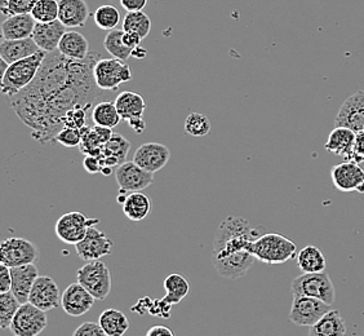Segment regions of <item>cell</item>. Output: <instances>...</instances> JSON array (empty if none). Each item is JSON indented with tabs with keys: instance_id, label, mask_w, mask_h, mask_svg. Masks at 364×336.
<instances>
[{
	"instance_id": "cell-8",
	"label": "cell",
	"mask_w": 364,
	"mask_h": 336,
	"mask_svg": "<svg viewBox=\"0 0 364 336\" xmlns=\"http://www.w3.org/2000/svg\"><path fill=\"white\" fill-rule=\"evenodd\" d=\"M100 224V219L96 217L85 216V214L73 211L63 214V216L57 220L56 231L57 237L66 245H77L80 241H83L87 231L91 226Z\"/></svg>"
},
{
	"instance_id": "cell-28",
	"label": "cell",
	"mask_w": 364,
	"mask_h": 336,
	"mask_svg": "<svg viewBox=\"0 0 364 336\" xmlns=\"http://www.w3.org/2000/svg\"><path fill=\"white\" fill-rule=\"evenodd\" d=\"M346 325L340 310L331 309L318 322L309 330V336H345Z\"/></svg>"
},
{
	"instance_id": "cell-40",
	"label": "cell",
	"mask_w": 364,
	"mask_h": 336,
	"mask_svg": "<svg viewBox=\"0 0 364 336\" xmlns=\"http://www.w3.org/2000/svg\"><path fill=\"white\" fill-rule=\"evenodd\" d=\"M36 22L56 21L58 20V0H38L31 12Z\"/></svg>"
},
{
	"instance_id": "cell-20",
	"label": "cell",
	"mask_w": 364,
	"mask_h": 336,
	"mask_svg": "<svg viewBox=\"0 0 364 336\" xmlns=\"http://www.w3.org/2000/svg\"><path fill=\"white\" fill-rule=\"evenodd\" d=\"M65 33H66V26L60 20L46 22V23L36 22L31 38L36 41L39 48L47 53H50L58 49V44L61 42Z\"/></svg>"
},
{
	"instance_id": "cell-50",
	"label": "cell",
	"mask_w": 364,
	"mask_h": 336,
	"mask_svg": "<svg viewBox=\"0 0 364 336\" xmlns=\"http://www.w3.org/2000/svg\"><path fill=\"white\" fill-rule=\"evenodd\" d=\"M145 336H176L172 329H169L168 326H163V325H155L153 327L147 330Z\"/></svg>"
},
{
	"instance_id": "cell-45",
	"label": "cell",
	"mask_w": 364,
	"mask_h": 336,
	"mask_svg": "<svg viewBox=\"0 0 364 336\" xmlns=\"http://www.w3.org/2000/svg\"><path fill=\"white\" fill-rule=\"evenodd\" d=\"M73 336H106L100 323L85 322L77 327Z\"/></svg>"
},
{
	"instance_id": "cell-16",
	"label": "cell",
	"mask_w": 364,
	"mask_h": 336,
	"mask_svg": "<svg viewBox=\"0 0 364 336\" xmlns=\"http://www.w3.org/2000/svg\"><path fill=\"white\" fill-rule=\"evenodd\" d=\"M336 127H345L354 132L364 131V91H358L343 101L335 118Z\"/></svg>"
},
{
	"instance_id": "cell-31",
	"label": "cell",
	"mask_w": 364,
	"mask_h": 336,
	"mask_svg": "<svg viewBox=\"0 0 364 336\" xmlns=\"http://www.w3.org/2000/svg\"><path fill=\"white\" fill-rule=\"evenodd\" d=\"M163 286L166 290V296L163 299L171 305L180 304L190 291L189 280L185 275L178 273L169 274L163 282Z\"/></svg>"
},
{
	"instance_id": "cell-19",
	"label": "cell",
	"mask_w": 364,
	"mask_h": 336,
	"mask_svg": "<svg viewBox=\"0 0 364 336\" xmlns=\"http://www.w3.org/2000/svg\"><path fill=\"white\" fill-rule=\"evenodd\" d=\"M332 182L343 193L354 191L364 182V169L355 161L343 162L332 169Z\"/></svg>"
},
{
	"instance_id": "cell-39",
	"label": "cell",
	"mask_w": 364,
	"mask_h": 336,
	"mask_svg": "<svg viewBox=\"0 0 364 336\" xmlns=\"http://www.w3.org/2000/svg\"><path fill=\"white\" fill-rule=\"evenodd\" d=\"M210 120L202 112H191L185 120V132L193 137H204L210 131Z\"/></svg>"
},
{
	"instance_id": "cell-18",
	"label": "cell",
	"mask_w": 364,
	"mask_h": 336,
	"mask_svg": "<svg viewBox=\"0 0 364 336\" xmlns=\"http://www.w3.org/2000/svg\"><path fill=\"white\" fill-rule=\"evenodd\" d=\"M171 158L168 147L159 142H146L142 144L134 155V162L141 168L146 169L151 174L161 171L166 167Z\"/></svg>"
},
{
	"instance_id": "cell-12",
	"label": "cell",
	"mask_w": 364,
	"mask_h": 336,
	"mask_svg": "<svg viewBox=\"0 0 364 336\" xmlns=\"http://www.w3.org/2000/svg\"><path fill=\"white\" fill-rule=\"evenodd\" d=\"M115 106L120 114V118L128 122L136 133H142L146 130V122L144 112L146 110L145 98L137 92L126 91L119 93L115 100Z\"/></svg>"
},
{
	"instance_id": "cell-24",
	"label": "cell",
	"mask_w": 364,
	"mask_h": 336,
	"mask_svg": "<svg viewBox=\"0 0 364 336\" xmlns=\"http://www.w3.org/2000/svg\"><path fill=\"white\" fill-rule=\"evenodd\" d=\"M36 21L31 14L9 16L1 25L3 41H18L31 38Z\"/></svg>"
},
{
	"instance_id": "cell-6",
	"label": "cell",
	"mask_w": 364,
	"mask_h": 336,
	"mask_svg": "<svg viewBox=\"0 0 364 336\" xmlns=\"http://www.w3.org/2000/svg\"><path fill=\"white\" fill-rule=\"evenodd\" d=\"M77 280L95 296L96 300H105L112 291V272L101 260L88 261L85 266L79 268Z\"/></svg>"
},
{
	"instance_id": "cell-21",
	"label": "cell",
	"mask_w": 364,
	"mask_h": 336,
	"mask_svg": "<svg viewBox=\"0 0 364 336\" xmlns=\"http://www.w3.org/2000/svg\"><path fill=\"white\" fill-rule=\"evenodd\" d=\"M12 273V294L17 298L21 304L28 303L31 288L39 277L36 264L14 266L11 268Z\"/></svg>"
},
{
	"instance_id": "cell-22",
	"label": "cell",
	"mask_w": 364,
	"mask_h": 336,
	"mask_svg": "<svg viewBox=\"0 0 364 336\" xmlns=\"http://www.w3.org/2000/svg\"><path fill=\"white\" fill-rule=\"evenodd\" d=\"M357 133L345 127H335L329 133L328 140L326 142V150L337 155L343 157L349 161H355L354 154V144H355Z\"/></svg>"
},
{
	"instance_id": "cell-23",
	"label": "cell",
	"mask_w": 364,
	"mask_h": 336,
	"mask_svg": "<svg viewBox=\"0 0 364 336\" xmlns=\"http://www.w3.org/2000/svg\"><path fill=\"white\" fill-rule=\"evenodd\" d=\"M90 17L85 0H58V20L66 28H83Z\"/></svg>"
},
{
	"instance_id": "cell-30",
	"label": "cell",
	"mask_w": 364,
	"mask_h": 336,
	"mask_svg": "<svg viewBox=\"0 0 364 336\" xmlns=\"http://www.w3.org/2000/svg\"><path fill=\"white\" fill-rule=\"evenodd\" d=\"M297 266L301 269L302 273H319L324 272L327 261L316 246H306L297 253Z\"/></svg>"
},
{
	"instance_id": "cell-15",
	"label": "cell",
	"mask_w": 364,
	"mask_h": 336,
	"mask_svg": "<svg viewBox=\"0 0 364 336\" xmlns=\"http://www.w3.org/2000/svg\"><path fill=\"white\" fill-rule=\"evenodd\" d=\"M61 299L63 294L56 280L48 275H39L31 288L28 303L36 305V308L48 312L61 307Z\"/></svg>"
},
{
	"instance_id": "cell-9",
	"label": "cell",
	"mask_w": 364,
	"mask_h": 336,
	"mask_svg": "<svg viewBox=\"0 0 364 336\" xmlns=\"http://www.w3.org/2000/svg\"><path fill=\"white\" fill-rule=\"evenodd\" d=\"M48 325L47 312L36 308L31 303L21 304L9 326L14 336H39Z\"/></svg>"
},
{
	"instance_id": "cell-3",
	"label": "cell",
	"mask_w": 364,
	"mask_h": 336,
	"mask_svg": "<svg viewBox=\"0 0 364 336\" xmlns=\"http://www.w3.org/2000/svg\"><path fill=\"white\" fill-rule=\"evenodd\" d=\"M47 52L38 51L33 56L22 58L20 61L11 63L7 71L1 77V92L12 98L18 92L25 90L28 84L36 79L38 73L42 68Z\"/></svg>"
},
{
	"instance_id": "cell-44",
	"label": "cell",
	"mask_w": 364,
	"mask_h": 336,
	"mask_svg": "<svg viewBox=\"0 0 364 336\" xmlns=\"http://www.w3.org/2000/svg\"><path fill=\"white\" fill-rule=\"evenodd\" d=\"M172 307L173 305L168 304L164 299H155V300L151 301L149 313L156 315V317H161V318H169Z\"/></svg>"
},
{
	"instance_id": "cell-33",
	"label": "cell",
	"mask_w": 364,
	"mask_h": 336,
	"mask_svg": "<svg viewBox=\"0 0 364 336\" xmlns=\"http://www.w3.org/2000/svg\"><path fill=\"white\" fill-rule=\"evenodd\" d=\"M123 34H124V30H119V28H114L112 31H109L104 39V47L110 56L122 61H127L129 57H132L134 49L127 47L124 44Z\"/></svg>"
},
{
	"instance_id": "cell-27",
	"label": "cell",
	"mask_w": 364,
	"mask_h": 336,
	"mask_svg": "<svg viewBox=\"0 0 364 336\" xmlns=\"http://www.w3.org/2000/svg\"><path fill=\"white\" fill-rule=\"evenodd\" d=\"M122 210L128 220L139 223L149 216L151 211V201L142 191L128 193L124 202L122 204Z\"/></svg>"
},
{
	"instance_id": "cell-52",
	"label": "cell",
	"mask_w": 364,
	"mask_h": 336,
	"mask_svg": "<svg viewBox=\"0 0 364 336\" xmlns=\"http://www.w3.org/2000/svg\"><path fill=\"white\" fill-rule=\"evenodd\" d=\"M146 49L142 48L141 46L139 47H136L134 49V52H132V57H136V58H144V57H146Z\"/></svg>"
},
{
	"instance_id": "cell-34",
	"label": "cell",
	"mask_w": 364,
	"mask_h": 336,
	"mask_svg": "<svg viewBox=\"0 0 364 336\" xmlns=\"http://www.w3.org/2000/svg\"><path fill=\"white\" fill-rule=\"evenodd\" d=\"M151 20L145 12H128L123 20V30L127 33H136L145 39L151 31Z\"/></svg>"
},
{
	"instance_id": "cell-4",
	"label": "cell",
	"mask_w": 364,
	"mask_h": 336,
	"mask_svg": "<svg viewBox=\"0 0 364 336\" xmlns=\"http://www.w3.org/2000/svg\"><path fill=\"white\" fill-rule=\"evenodd\" d=\"M251 252L259 261L270 266H278L294 259L297 253V246L286 236L267 233L253 241Z\"/></svg>"
},
{
	"instance_id": "cell-46",
	"label": "cell",
	"mask_w": 364,
	"mask_h": 336,
	"mask_svg": "<svg viewBox=\"0 0 364 336\" xmlns=\"http://www.w3.org/2000/svg\"><path fill=\"white\" fill-rule=\"evenodd\" d=\"M12 290V273L11 268L4 264L0 266V294L9 293Z\"/></svg>"
},
{
	"instance_id": "cell-48",
	"label": "cell",
	"mask_w": 364,
	"mask_h": 336,
	"mask_svg": "<svg viewBox=\"0 0 364 336\" xmlns=\"http://www.w3.org/2000/svg\"><path fill=\"white\" fill-rule=\"evenodd\" d=\"M147 1L149 0H120V4L127 12H139L146 7Z\"/></svg>"
},
{
	"instance_id": "cell-7",
	"label": "cell",
	"mask_w": 364,
	"mask_h": 336,
	"mask_svg": "<svg viewBox=\"0 0 364 336\" xmlns=\"http://www.w3.org/2000/svg\"><path fill=\"white\" fill-rule=\"evenodd\" d=\"M93 77L102 91H117L122 84L134 79L131 66L118 58H101L95 65Z\"/></svg>"
},
{
	"instance_id": "cell-2",
	"label": "cell",
	"mask_w": 364,
	"mask_h": 336,
	"mask_svg": "<svg viewBox=\"0 0 364 336\" xmlns=\"http://www.w3.org/2000/svg\"><path fill=\"white\" fill-rule=\"evenodd\" d=\"M259 236H262V226L252 228L243 217L229 216L223 220L215 234L212 251L218 273L228 280L245 277L257 260L251 252V245Z\"/></svg>"
},
{
	"instance_id": "cell-25",
	"label": "cell",
	"mask_w": 364,
	"mask_h": 336,
	"mask_svg": "<svg viewBox=\"0 0 364 336\" xmlns=\"http://www.w3.org/2000/svg\"><path fill=\"white\" fill-rule=\"evenodd\" d=\"M41 48L33 38L18 39V41H3L0 44V57L6 63H14L22 58L33 56Z\"/></svg>"
},
{
	"instance_id": "cell-11",
	"label": "cell",
	"mask_w": 364,
	"mask_h": 336,
	"mask_svg": "<svg viewBox=\"0 0 364 336\" xmlns=\"http://www.w3.org/2000/svg\"><path fill=\"white\" fill-rule=\"evenodd\" d=\"M331 309L329 304L316 298L294 296L289 310V321L297 326L311 327Z\"/></svg>"
},
{
	"instance_id": "cell-51",
	"label": "cell",
	"mask_w": 364,
	"mask_h": 336,
	"mask_svg": "<svg viewBox=\"0 0 364 336\" xmlns=\"http://www.w3.org/2000/svg\"><path fill=\"white\" fill-rule=\"evenodd\" d=\"M123 42H124L127 47L134 49L136 47L141 46L142 38H141L139 34H136V33H127V31H124V34H123Z\"/></svg>"
},
{
	"instance_id": "cell-36",
	"label": "cell",
	"mask_w": 364,
	"mask_h": 336,
	"mask_svg": "<svg viewBox=\"0 0 364 336\" xmlns=\"http://www.w3.org/2000/svg\"><path fill=\"white\" fill-rule=\"evenodd\" d=\"M104 145L105 144L100 140L93 126H85V128H82V142L79 145V149L83 154L102 158Z\"/></svg>"
},
{
	"instance_id": "cell-10",
	"label": "cell",
	"mask_w": 364,
	"mask_h": 336,
	"mask_svg": "<svg viewBox=\"0 0 364 336\" xmlns=\"http://www.w3.org/2000/svg\"><path fill=\"white\" fill-rule=\"evenodd\" d=\"M38 256V247L26 238L12 237L0 245V263L9 268L36 264Z\"/></svg>"
},
{
	"instance_id": "cell-43",
	"label": "cell",
	"mask_w": 364,
	"mask_h": 336,
	"mask_svg": "<svg viewBox=\"0 0 364 336\" xmlns=\"http://www.w3.org/2000/svg\"><path fill=\"white\" fill-rule=\"evenodd\" d=\"M90 107H75L68 112L63 118V126L71 127V128H77L82 130L87 125V112H90Z\"/></svg>"
},
{
	"instance_id": "cell-17",
	"label": "cell",
	"mask_w": 364,
	"mask_h": 336,
	"mask_svg": "<svg viewBox=\"0 0 364 336\" xmlns=\"http://www.w3.org/2000/svg\"><path fill=\"white\" fill-rule=\"evenodd\" d=\"M95 300V296L77 282L69 285L63 291L61 307L66 315L80 317L91 310Z\"/></svg>"
},
{
	"instance_id": "cell-41",
	"label": "cell",
	"mask_w": 364,
	"mask_h": 336,
	"mask_svg": "<svg viewBox=\"0 0 364 336\" xmlns=\"http://www.w3.org/2000/svg\"><path fill=\"white\" fill-rule=\"evenodd\" d=\"M38 0H0V11L4 16L28 14L33 12Z\"/></svg>"
},
{
	"instance_id": "cell-38",
	"label": "cell",
	"mask_w": 364,
	"mask_h": 336,
	"mask_svg": "<svg viewBox=\"0 0 364 336\" xmlns=\"http://www.w3.org/2000/svg\"><path fill=\"white\" fill-rule=\"evenodd\" d=\"M120 12L114 7V6H101L95 11L93 14V20L98 28L105 31H112L114 28H117L118 23L120 22Z\"/></svg>"
},
{
	"instance_id": "cell-37",
	"label": "cell",
	"mask_w": 364,
	"mask_h": 336,
	"mask_svg": "<svg viewBox=\"0 0 364 336\" xmlns=\"http://www.w3.org/2000/svg\"><path fill=\"white\" fill-rule=\"evenodd\" d=\"M21 307V303L12 294V291L0 294V327L9 329L14 315Z\"/></svg>"
},
{
	"instance_id": "cell-1",
	"label": "cell",
	"mask_w": 364,
	"mask_h": 336,
	"mask_svg": "<svg viewBox=\"0 0 364 336\" xmlns=\"http://www.w3.org/2000/svg\"><path fill=\"white\" fill-rule=\"evenodd\" d=\"M98 60V52L90 53L85 60H71L58 51L47 53L36 79L11 98V107L31 130L34 140L55 144L68 112L75 107L92 109L97 103L102 95L93 77Z\"/></svg>"
},
{
	"instance_id": "cell-53",
	"label": "cell",
	"mask_w": 364,
	"mask_h": 336,
	"mask_svg": "<svg viewBox=\"0 0 364 336\" xmlns=\"http://www.w3.org/2000/svg\"><path fill=\"white\" fill-rule=\"evenodd\" d=\"M357 191H359V193H364V182L359 185V188H358Z\"/></svg>"
},
{
	"instance_id": "cell-47",
	"label": "cell",
	"mask_w": 364,
	"mask_h": 336,
	"mask_svg": "<svg viewBox=\"0 0 364 336\" xmlns=\"http://www.w3.org/2000/svg\"><path fill=\"white\" fill-rule=\"evenodd\" d=\"M83 167L88 174L95 175V174H101L104 166H102L101 158L93 157V155H85V158L83 159Z\"/></svg>"
},
{
	"instance_id": "cell-32",
	"label": "cell",
	"mask_w": 364,
	"mask_h": 336,
	"mask_svg": "<svg viewBox=\"0 0 364 336\" xmlns=\"http://www.w3.org/2000/svg\"><path fill=\"white\" fill-rule=\"evenodd\" d=\"M91 118L96 126L107 127V128L118 126L122 120L115 103L112 101H101L96 104L92 110Z\"/></svg>"
},
{
	"instance_id": "cell-29",
	"label": "cell",
	"mask_w": 364,
	"mask_h": 336,
	"mask_svg": "<svg viewBox=\"0 0 364 336\" xmlns=\"http://www.w3.org/2000/svg\"><path fill=\"white\" fill-rule=\"evenodd\" d=\"M98 323L106 336H124L129 329V321L119 309H106L98 318Z\"/></svg>"
},
{
	"instance_id": "cell-13",
	"label": "cell",
	"mask_w": 364,
	"mask_h": 336,
	"mask_svg": "<svg viewBox=\"0 0 364 336\" xmlns=\"http://www.w3.org/2000/svg\"><path fill=\"white\" fill-rule=\"evenodd\" d=\"M115 179L120 193H134L149 188L154 182V174L141 168L134 161L124 162L115 169Z\"/></svg>"
},
{
	"instance_id": "cell-35",
	"label": "cell",
	"mask_w": 364,
	"mask_h": 336,
	"mask_svg": "<svg viewBox=\"0 0 364 336\" xmlns=\"http://www.w3.org/2000/svg\"><path fill=\"white\" fill-rule=\"evenodd\" d=\"M129 149H131V142L119 133H114L112 139L104 145L102 158L110 157L119 162L120 164H123L126 162L127 155L129 153Z\"/></svg>"
},
{
	"instance_id": "cell-26",
	"label": "cell",
	"mask_w": 364,
	"mask_h": 336,
	"mask_svg": "<svg viewBox=\"0 0 364 336\" xmlns=\"http://www.w3.org/2000/svg\"><path fill=\"white\" fill-rule=\"evenodd\" d=\"M57 51L71 60H85L91 53L88 39L77 31H66Z\"/></svg>"
},
{
	"instance_id": "cell-49",
	"label": "cell",
	"mask_w": 364,
	"mask_h": 336,
	"mask_svg": "<svg viewBox=\"0 0 364 336\" xmlns=\"http://www.w3.org/2000/svg\"><path fill=\"white\" fill-rule=\"evenodd\" d=\"M354 154H355V162L360 164L364 161V131L358 132L357 136H355Z\"/></svg>"
},
{
	"instance_id": "cell-14",
	"label": "cell",
	"mask_w": 364,
	"mask_h": 336,
	"mask_svg": "<svg viewBox=\"0 0 364 336\" xmlns=\"http://www.w3.org/2000/svg\"><path fill=\"white\" fill-rule=\"evenodd\" d=\"M114 242L104 231H98L96 226H91L83 241L75 245L77 256L85 261L101 260L110 255Z\"/></svg>"
},
{
	"instance_id": "cell-42",
	"label": "cell",
	"mask_w": 364,
	"mask_h": 336,
	"mask_svg": "<svg viewBox=\"0 0 364 336\" xmlns=\"http://www.w3.org/2000/svg\"><path fill=\"white\" fill-rule=\"evenodd\" d=\"M55 142L66 147H77L82 142V130L63 127L55 137Z\"/></svg>"
},
{
	"instance_id": "cell-5",
	"label": "cell",
	"mask_w": 364,
	"mask_h": 336,
	"mask_svg": "<svg viewBox=\"0 0 364 336\" xmlns=\"http://www.w3.org/2000/svg\"><path fill=\"white\" fill-rule=\"evenodd\" d=\"M291 290L294 296H309L332 305L336 299L335 288L328 273H302L291 282Z\"/></svg>"
}]
</instances>
